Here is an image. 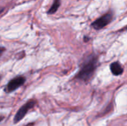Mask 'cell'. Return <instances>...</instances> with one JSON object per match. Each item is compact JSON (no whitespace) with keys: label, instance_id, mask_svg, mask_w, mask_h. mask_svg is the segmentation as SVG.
Masks as SVG:
<instances>
[{"label":"cell","instance_id":"obj_4","mask_svg":"<svg viewBox=\"0 0 127 126\" xmlns=\"http://www.w3.org/2000/svg\"><path fill=\"white\" fill-rule=\"evenodd\" d=\"M25 78L24 76H16V77L13 78V79H11L7 83V85L5 88V91L7 93L14 91L18 88L22 86L25 83Z\"/></svg>","mask_w":127,"mask_h":126},{"label":"cell","instance_id":"obj_6","mask_svg":"<svg viewBox=\"0 0 127 126\" xmlns=\"http://www.w3.org/2000/svg\"><path fill=\"white\" fill-rule=\"evenodd\" d=\"M60 1L61 0H54V3L52 4V6L50 7L49 10L48 11V14H53L54 13H56L60 5Z\"/></svg>","mask_w":127,"mask_h":126},{"label":"cell","instance_id":"obj_7","mask_svg":"<svg viewBox=\"0 0 127 126\" xmlns=\"http://www.w3.org/2000/svg\"><path fill=\"white\" fill-rule=\"evenodd\" d=\"M4 50H5V49H4V48H0V56H1V55L2 54V53L4 51Z\"/></svg>","mask_w":127,"mask_h":126},{"label":"cell","instance_id":"obj_2","mask_svg":"<svg viewBox=\"0 0 127 126\" xmlns=\"http://www.w3.org/2000/svg\"><path fill=\"white\" fill-rule=\"evenodd\" d=\"M112 18H113L112 13L108 12L107 13L104 14L101 17H100L99 19H96L92 24V26L95 30H100V29L103 28L104 27H106L107 25H109L111 22V21L112 20Z\"/></svg>","mask_w":127,"mask_h":126},{"label":"cell","instance_id":"obj_5","mask_svg":"<svg viewBox=\"0 0 127 126\" xmlns=\"http://www.w3.org/2000/svg\"><path fill=\"white\" fill-rule=\"evenodd\" d=\"M111 68V71L112 73L115 75V76H119L121 74H122L124 69L122 68V66L118 63V62H114L110 66Z\"/></svg>","mask_w":127,"mask_h":126},{"label":"cell","instance_id":"obj_3","mask_svg":"<svg viewBox=\"0 0 127 126\" xmlns=\"http://www.w3.org/2000/svg\"><path fill=\"white\" fill-rule=\"evenodd\" d=\"M36 104V102L34 100H29L27 103H25L24 105H22L19 109V111H17L16 116L14 117V119H13V122L14 123H19V121H21L23 117L26 115V114L28 112V111L30 109H31Z\"/></svg>","mask_w":127,"mask_h":126},{"label":"cell","instance_id":"obj_8","mask_svg":"<svg viewBox=\"0 0 127 126\" xmlns=\"http://www.w3.org/2000/svg\"><path fill=\"white\" fill-rule=\"evenodd\" d=\"M2 10H3V8H1V7H0V13H1V12Z\"/></svg>","mask_w":127,"mask_h":126},{"label":"cell","instance_id":"obj_1","mask_svg":"<svg viewBox=\"0 0 127 126\" xmlns=\"http://www.w3.org/2000/svg\"><path fill=\"white\" fill-rule=\"evenodd\" d=\"M97 67V58L95 55H90L84 61L81 69L80 70L77 77L83 81H88L89 80L96 68Z\"/></svg>","mask_w":127,"mask_h":126}]
</instances>
